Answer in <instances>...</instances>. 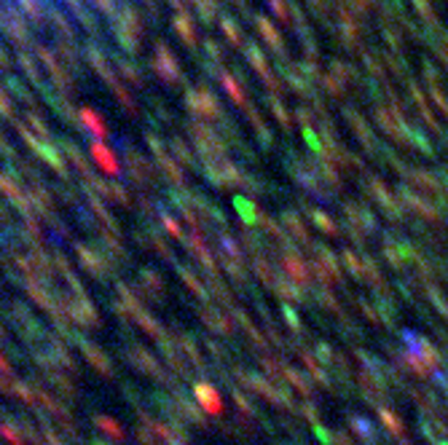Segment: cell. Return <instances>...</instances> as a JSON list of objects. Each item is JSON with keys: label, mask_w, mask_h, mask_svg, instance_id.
I'll list each match as a JSON object with an SVG mask.
<instances>
[{"label": "cell", "mask_w": 448, "mask_h": 445, "mask_svg": "<svg viewBox=\"0 0 448 445\" xmlns=\"http://www.w3.org/2000/svg\"><path fill=\"white\" fill-rule=\"evenodd\" d=\"M92 156H94V161L102 167V172H108V175H119V161H116V156H113V153H110L102 143L92 145Z\"/></svg>", "instance_id": "1"}, {"label": "cell", "mask_w": 448, "mask_h": 445, "mask_svg": "<svg viewBox=\"0 0 448 445\" xmlns=\"http://www.w3.org/2000/svg\"><path fill=\"white\" fill-rule=\"evenodd\" d=\"M207 392H209V389H204V386H199V392H196V395H199V400L204 402V408H207V410L212 408V413H218V410H220V400H218V395H215V392H212V395H207Z\"/></svg>", "instance_id": "3"}, {"label": "cell", "mask_w": 448, "mask_h": 445, "mask_svg": "<svg viewBox=\"0 0 448 445\" xmlns=\"http://www.w3.org/2000/svg\"><path fill=\"white\" fill-rule=\"evenodd\" d=\"M97 424H99V427H105V429H108L110 437H116V440H121V437H124L121 427H119V424H113L110 419H97Z\"/></svg>", "instance_id": "4"}, {"label": "cell", "mask_w": 448, "mask_h": 445, "mask_svg": "<svg viewBox=\"0 0 448 445\" xmlns=\"http://www.w3.org/2000/svg\"><path fill=\"white\" fill-rule=\"evenodd\" d=\"M81 121H84V126L92 134H94V137H105V134H108V126H105V121L99 119L94 110H89V108L81 110Z\"/></svg>", "instance_id": "2"}, {"label": "cell", "mask_w": 448, "mask_h": 445, "mask_svg": "<svg viewBox=\"0 0 448 445\" xmlns=\"http://www.w3.org/2000/svg\"><path fill=\"white\" fill-rule=\"evenodd\" d=\"M223 84H226V89H229V94L234 97V99H236V102H242V94H239V86L234 84V81H231V78H223Z\"/></svg>", "instance_id": "5"}]
</instances>
